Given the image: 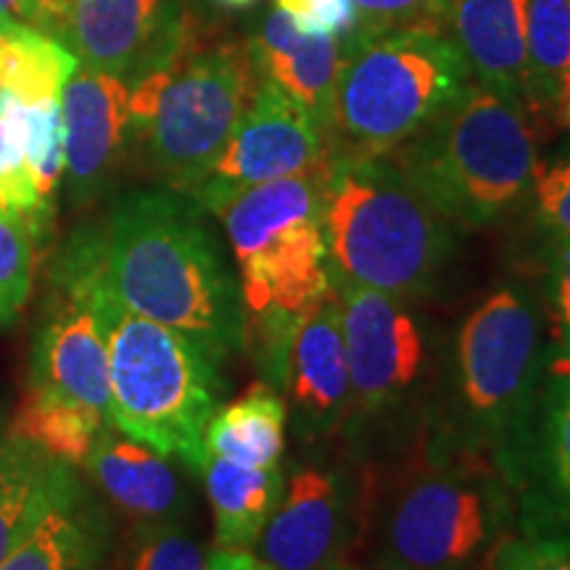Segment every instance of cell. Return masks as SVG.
<instances>
[{
	"label": "cell",
	"mask_w": 570,
	"mask_h": 570,
	"mask_svg": "<svg viewBox=\"0 0 570 570\" xmlns=\"http://www.w3.org/2000/svg\"><path fill=\"white\" fill-rule=\"evenodd\" d=\"M96 265L106 288L135 315L173 327L219 367L248 344L238 277L180 190H132L98 225Z\"/></svg>",
	"instance_id": "1"
},
{
	"label": "cell",
	"mask_w": 570,
	"mask_h": 570,
	"mask_svg": "<svg viewBox=\"0 0 570 570\" xmlns=\"http://www.w3.org/2000/svg\"><path fill=\"white\" fill-rule=\"evenodd\" d=\"M98 225H82L56 256L51 283L77 294L101 327L109 354L106 420L164 458L202 473L204 433L223 396L209 354L173 327L135 315L106 288L96 265Z\"/></svg>",
	"instance_id": "2"
},
{
	"label": "cell",
	"mask_w": 570,
	"mask_h": 570,
	"mask_svg": "<svg viewBox=\"0 0 570 570\" xmlns=\"http://www.w3.org/2000/svg\"><path fill=\"white\" fill-rule=\"evenodd\" d=\"M544 367L537 302L523 285H499L458 327L446 423L431 452L489 462L518 491Z\"/></svg>",
	"instance_id": "3"
},
{
	"label": "cell",
	"mask_w": 570,
	"mask_h": 570,
	"mask_svg": "<svg viewBox=\"0 0 570 570\" xmlns=\"http://www.w3.org/2000/svg\"><path fill=\"white\" fill-rule=\"evenodd\" d=\"M323 227L333 277L383 294H433L452 227L386 156L331 154L323 177Z\"/></svg>",
	"instance_id": "4"
},
{
	"label": "cell",
	"mask_w": 570,
	"mask_h": 570,
	"mask_svg": "<svg viewBox=\"0 0 570 570\" xmlns=\"http://www.w3.org/2000/svg\"><path fill=\"white\" fill-rule=\"evenodd\" d=\"M386 159L449 225L465 230L497 223L531 196L539 167L529 111L481 82Z\"/></svg>",
	"instance_id": "5"
},
{
	"label": "cell",
	"mask_w": 570,
	"mask_h": 570,
	"mask_svg": "<svg viewBox=\"0 0 570 570\" xmlns=\"http://www.w3.org/2000/svg\"><path fill=\"white\" fill-rule=\"evenodd\" d=\"M470 77L444 30L346 35L333 98V154L389 156L460 98Z\"/></svg>",
	"instance_id": "6"
},
{
	"label": "cell",
	"mask_w": 570,
	"mask_h": 570,
	"mask_svg": "<svg viewBox=\"0 0 570 570\" xmlns=\"http://www.w3.org/2000/svg\"><path fill=\"white\" fill-rule=\"evenodd\" d=\"M262 77L248 42L190 46L130 85L132 135L173 190L190 194L252 106Z\"/></svg>",
	"instance_id": "7"
},
{
	"label": "cell",
	"mask_w": 570,
	"mask_h": 570,
	"mask_svg": "<svg viewBox=\"0 0 570 570\" xmlns=\"http://www.w3.org/2000/svg\"><path fill=\"white\" fill-rule=\"evenodd\" d=\"M515 489L479 458L431 452L389 497L377 531L381 570H470L504 539Z\"/></svg>",
	"instance_id": "8"
},
{
	"label": "cell",
	"mask_w": 570,
	"mask_h": 570,
	"mask_svg": "<svg viewBox=\"0 0 570 570\" xmlns=\"http://www.w3.org/2000/svg\"><path fill=\"white\" fill-rule=\"evenodd\" d=\"M325 167L254 185L217 209L238 265L246 325L267 315H298L333 294L323 227Z\"/></svg>",
	"instance_id": "9"
},
{
	"label": "cell",
	"mask_w": 570,
	"mask_h": 570,
	"mask_svg": "<svg viewBox=\"0 0 570 570\" xmlns=\"http://www.w3.org/2000/svg\"><path fill=\"white\" fill-rule=\"evenodd\" d=\"M348 362V415L344 431L356 444L407 423L412 407L439 386L441 346L407 298L333 277Z\"/></svg>",
	"instance_id": "10"
},
{
	"label": "cell",
	"mask_w": 570,
	"mask_h": 570,
	"mask_svg": "<svg viewBox=\"0 0 570 570\" xmlns=\"http://www.w3.org/2000/svg\"><path fill=\"white\" fill-rule=\"evenodd\" d=\"M265 386L281 394L288 423L304 441L344 431L348 362L336 291L298 315H267L248 323Z\"/></svg>",
	"instance_id": "11"
},
{
	"label": "cell",
	"mask_w": 570,
	"mask_h": 570,
	"mask_svg": "<svg viewBox=\"0 0 570 570\" xmlns=\"http://www.w3.org/2000/svg\"><path fill=\"white\" fill-rule=\"evenodd\" d=\"M333 146L304 106L262 80L252 106L206 175L190 194L204 212L217 214L233 196L254 185L325 167Z\"/></svg>",
	"instance_id": "12"
},
{
	"label": "cell",
	"mask_w": 570,
	"mask_h": 570,
	"mask_svg": "<svg viewBox=\"0 0 570 570\" xmlns=\"http://www.w3.org/2000/svg\"><path fill=\"white\" fill-rule=\"evenodd\" d=\"M360 491L346 468L304 462L285 473L281 502L254 544L267 570H331L356 537Z\"/></svg>",
	"instance_id": "13"
},
{
	"label": "cell",
	"mask_w": 570,
	"mask_h": 570,
	"mask_svg": "<svg viewBox=\"0 0 570 570\" xmlns=\"http://www.w3.org/2000/svg\"><path fill=\"white\" fill-rule=\"evenodd\" d=\"M59 42L80 67L135 85L188 46L177 0H69Z\"/></svg>",
	"instance_id": "14"
},
{
	"label": "cell",
	"mask_w": 570,
	"mask_h": 570,
	"mask_svg": "<svg viewBox=\"0 0 570 570\" xmlns=\"http://www.w3.org/2000/svg\"><path fill=\"white\" fill-rule=\"evenodd\" d=\"M109 415V354L96 315L80 296L53 285L32 338L30 394Z\"/></svg>",
	"instance_id": "15"
},
{
	"label": "cell",
	"mask_w": 570,
	"mask_h": 570,
	"mask_svg": "<svg viewBox=\"0 0 570 570\" xmlns=\"http://www.w3.org/2000/svg\"><path fill=\"white\" fill-rule=\"evenodd\" d=\"M67 190L77 206L104 194L132 138L130 85L106 71L77 67L61 90Z\"/></svg>",
	"instance_id": "16"
},
{
	"label": "cell",
	"mask_w": 570,
	"mask_h": 570,
	"mask_svg": "<svg viewBox=\"0 0 570 570\" xmlns=\"http://www.w3.org/2000/svg\"><path fill=\"white\" fill-rule=\"evenodd\" d=\"M82 468L135 525L180 523L188 512V489L173 468V458L125 436L111 423L98 431Z\"/></svg>",
	"instance_id": "17"
},
{
	"label": "cell",
	"mask_w": 570,
	"mask_h": 570,
	"mask_svg": "<svg viewBox=\"0 0 570 570\" xmlns=\"http://www.w3.org/2000/svg\"><path fill=\"white\" fill-rule=\"evenodd\" d=\"M248 53L262 80L304 106L331 140L333 98L346 56V35H304L294 19L275 6L248 42Z\"/></svg>",
	"instance_id": "18"
},
{
	"label": "cell",
	"mask_w": 570,
	"mask_h": 570,
	"mask_svg": "<svg viewBox=\"0 0 570 570\" xmlns=\"http://www.w3.org/2000/svg\"><path fill=\"white\" fill-rule=\"evenodd\" d=\"M518 491H533L525 502L529 533L547 525H570V356H547L533 410L529 444Z\"/></svg>",
	"instance_id": "19"
},
{
	"label": "cell",
	"mask_w": 570,
	"mask_h": 570,
	"mask_svg": "<svg viewBox=\"0 0 570 570\" xmlns=\"http://www.w3.org/2000/svg\"><path fill=\"white\" fill-rule=\"evenodd\" d=\"M444 32L475 80L529 111L525 0H449Z\"/></svg>",
	"instance_id": "20"
},
{
	"label": "cell",
	"mask_w": 570,
	"mask_h": 570,
	"mask_svg": "<svg viewBox=\"0 0 570 570\" xmlns=\"http://www.w3.org/2000/svg\"><path fill=\"white\" fill-rule=\"evenodd\" d=\"M106 552V518L71 479L0 570H98Z\"/></svg>",
	"instance_id": "21"
},
{
	"label": "cell",
	"mask_w": 570,
	"mask_h": 570,
	"mask_svg": "<svg viewBox=\"0 0 570 570\" xmlns=\"http://www.w3.org/2000/svg\"><path fill=\"white\" fill-rule=\"evenodd\" d=\"M75 475V465L56 460L42 446L9 431L0 433V562Z\"/></svg>",
	"instance_id": "22"
},
{
	"label": "cell",
	"mask_w": 570,
	"mask_h": 570,
	"mask_svg": "<svg viewBox=\"0 0 570 570\" xmlns=\"http://www.w3.org/2000/svg\"><path fill=\"white\" fill-rule=\"evenodd\" d=\"M214 512V533L219 550L252 552L262 529L281 502L285 470L246 468L225 458L206 454L198 473Z\"/></svg>",
	"instance_id": "23"
},
{
	"label": "cell",
	"mask_w": 570,
	"mask_h": 570,
	"mask_svg": "<svg viewBox=\"0 0 570 570\" xmlns=\"http://www.w3.org/2000/svg\"><path fill=\"white\" fill-rule=\"evenodd\" d=\"M288 410L281 394L259 383L233 404L214 412L204 433L206 454L246 468L283 465Z\"/></svg>",
	"instance_id": "24"
},
{
	"label": "cell",
	"mask_w": 570,
	"mask_h": 570,
	"mask_svg": "<svg viewBox=\"0 0 570 570\" xmlns=\"http://www.w3.org/2000/svg\"><path fill=\"white\" fill-rule=\"evenodd\" d=\"M80 61L63 42L19 21H0V90L24 106L61 101Z\"/></svg>",
	"instance_id": "25"
},
{
	"label": "cell",
	"mask_w": 570,
	"mask_h": 570,
	"mask_svg": "<svg viewBox=\"0 0 570 570\" xmlns=\"http://www.w3.org/2000/svg\"><path fill=\"white\" fill-rule=\"evenodd\" d=\"M529 111L570 101V0H525Z\"/></svg>",
	"instance_id": "26"
},
{
	"label": "cell",
	"mask_w": 570,
	"mask_h": 570,
	"mask_svg": "<svg viewBox=\"0 0 570 570\" xmlns=\"http://www.w3.org/2000/svg\"><path fill=\"white\" fill-rule=\"evenodd\" d=\"M0 214L24 219L42 240L53 219V209L40 202L27 164L24 104L0 90Z\"/></svg>",
	"instance_id": "27"
},
{
	"label": "cell",
	"mask_w": 570,
	"mask_h": 570,
	"mask_svg": "<svg viewBox=\"0 0 570 570\" xmlns=\"http://www.w3.org/2000/svg\"><path fill=\"white\" fill-rule=\"evenodd\" d=\"M106 423L109 420L98 412L27 396L9 433L32 441L48 454H53L56 460L77 468L88 458L92 441Z\"/></svg>",
	"instance_id": "28"
},
{
	"label": "cell",
	"mask_w": 570,
	"mask_h": 570,
	"mask_svg": "<svg viewBox=\"0 0 570 570\" xmlns=\"http://www.w3.org/2000/svg\"><path fill=\"white\" fill-rule=\"evenodd\" d=\"M38 240L24 219L0 214V327H9L30 302Z\"/></svg>",
	"instance_id": "29"
},
{
	"label": "cell",
	"mask_w": 570,
	"mask_h": 570,
	"mask_svg": "<svg viewBox=\"0 0 570 570\" xmlns=\"http://www.w3.org/2000/svg\"><path fill=\"white\" fill-rule=\"evenodd\" d=\"M24 135L27 164H30L35 190H38L40 202L53 209V196L59 190L63 169H67L61 101L24 106Z\"/></svg>",
	"instance_id": "30"
},
{
	"label": "cell",
	"mask_w": 570,
	"mask_h": 570,
	"mask_svg": "<svg viewBox=\"0 0 570 570\" xmlns=\"http://www.w3.org/2000/svg\"><path fill=\"white\" fill-rule=\"evenodd\" d=\"M209 552L180 523L135 525L125 570H206Z\"/></svg>",
	"instance_id": "31"
},
{
	"label": "cell",
	"mask_w": 570,
	"mask_h": 570,
	"mask_svg": "<svg viewBox=\"0 0 570 570\" xmlns=\"http://www.w3.org/2000/svg\"><path fill=\"white\" fill-rule=\"evenodd\" d=\"M449 0H352L356 24L348 35L370 38L391 30L433 27L444 30V13Z\"/></svg>",
	"instance_id": "32"
},
{
	"label": "cell",
	"mask_w": 570,
	"mask_h": 570,
	"mask_svg": "<svg viewBox=\"0 0 570 570\" xmlns=\"http://www.w3.org/2000/svg\"><path fill=\"white\" fill-rule=\"evenodd\" d=\"M487 570H570V537L562 533L504 537L487 558Z\"/></svg>",
	"instance_id": "33"
},
{
	"label": "cell",
	"mask_w": 570,
	"mask_h": 570,
	"mask_svg": "<svg viewBox=\"0 0 570 570\" xmlns=\"http://www.w3.org/2000/svg\"><path fill=\"white\" fill-rule=\"evenodd\" d=\"M531 196L539 223L552 233V238L570 240V151L539 161Z\"/></svg>",
	"instance_id": "34"
},
{
	"label": "cell",
	"mask_w": 570,
	"mask_h": 570,
	"mask_svg": "<svg viewBox=\"0 0 570 570\" xmlns=\"http://www.w3.org/2000/svg\"><path fill=\"white\" fill-rule=\"evenodd\" d=\"M304 35H348L356 24L352 0H275Z\"/></svg>",
	"instance_id": "35"
},
{
	"label": "cell",
	"mask_w": 570,
	"mask_h": 570,
	"mask_svg": "<svg viewBox=\"0 0 570 570\" xmlns=\"http://www.w3.org/2000/svg\"><path fill=\"white\" fill-rule=\"evenodd\" d=\"M547 294L558 312L560 331L570 333V240L554 238L547 254Z\"/></svg>",
	"instance_id": "36"
},
{
	"label": "cell",
	"mask_w": 570,
	"mask_h": 570,
	"mask_svg": "<svg viewBox=\"0 0 570 570\" xmlns=\"http://www.w3.org/2000/svg\"><path fill=\"white\" fill-rule=\"evenodd\" d=\"M206 570H267L254 552L246 550H217L209 554Z\"/></svg>",
	"instance_id": "37"
},
{
	"label": "cell",
	"mask_w": 570,
	"mask_h": 570,
	"mask_svg": "<svg viewBox=\"0 0 570 570\" xmlns=\"http://www.w3.org/2000/svg\"><path fill=\"white\" fill-rule=\"evenodd\" d=\"M40 11V0H0V21H19L35 27Z\"/></svg>",
	"instance_id": "38"
},
{
	"label": "cell",
	"mask_w": 570,
	"mask_h": 570,
	"mask_svg": "<svg viewBox=\"0 0 570 570\" xmlns=\"http://www.w3.org/2000/svg\"><path fill=\"white\" fill-rule=\"evenodd\" d=\"M214 3L225 6V9H246V6H254L256 0H214Z\"/></svg>",
	"instance_id": "39"
},
{
	"label": "cell",
	"mask_w": 570,
	"mask_h": 570,
	"mask_svg": "<svg viewBox=\"0 0 570 570\" xmlns=\"http://www.w3.org/2000/svg\"><path fill=\"white\" fill-rule=\"evenodd\" d=\"M558 117L562 119V125H566V127H570V101H568L566 106H562V109H560V114H558Z\"/></svg>",
	"instance_id": "40"
},
{
	"label": "cell",
	"mask_w": 570,
	"mask_h": 570,
	"mask_svg": "<svg viewBox=\"0 0 570 570\" xmlns=\"http://www.w3.org/2000/svg\"><path fill=\"white\" fill-rule=\"evenodd\" d=\"M560 348L570 356V333H568V331H562V344H560Z\"/></svg>",
	"instance_id": "41"
},
{
	"label": "cell",
	"mask_w": 570,
	"mask_h": 570,
	"mask_svg": "<svg viewBox=\"0 0 570 570\" xmlns=\"http://www.w3.org/2000/svg\"><path fill=\"white\" fill-rule=\"evenodd\" d=\"M331 570H356V568H348V566H344V562H341V566H336V568H331Z\"/></svg>",
	"instance_id": "42"
}]
</instances>
